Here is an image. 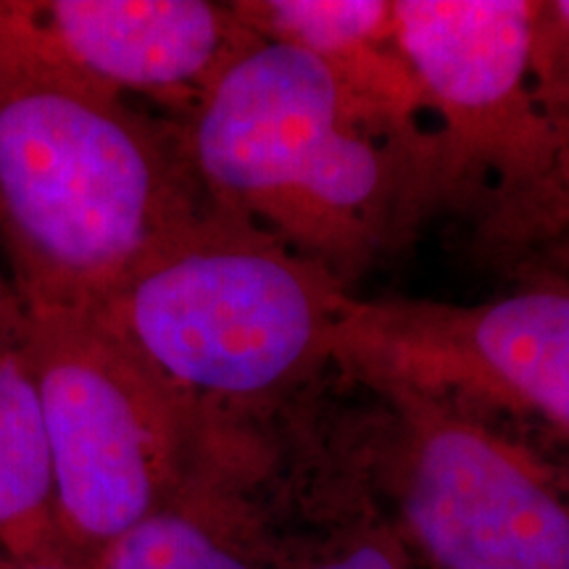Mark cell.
<instances>
[{
  "label": "cell",
  "instance_id": "5bb4252c",
  "mask_svg": "<svg viewBox=\"0 0 569 569\" xmlns=\"http://www.w3.org/2000/svg\"><path fill=\"white\" fill-rule=\"evenodd\" d=\"M0 569H84L63 551L9 553L0 551Z\"/></svg>",
  "mask_w": 569,
  "mask_h": 569
},
{
  "label": "cell",
  "instance_id": "277c9868",
  "mask_svg": "<svg viewBox=\"0 0 569 569\" xmlns=\"http://www.w3.org/2000/svg\"><path fill=\"white\" fill-rule=\"evenodd\" d=\"M63 549L84 569L188 488L209 415L96 311H30Z\"/></svg>",
  "mask_w": 569,
  "mask_h": 569
},
{
  "label": "cell",
  "instance_id": "9a60e30c",
  "mask_svg": "<svg viewBox=\"0 0 569 569\" xmlns=\"http://www.w3.org/2000/svg\"><path fill=\"white\" fill-rule=\"evenodd\" d=\"M538 259L543 261V267H549L551 272L569 274V232L561 234L557 240H551L549 246L540 248Z\"/></svg>",
  "mask_w": 569,
  "mask_h": 569
},
{
  "label": "cell",
  "instance_id": "7a4b0ae2",
  "mask_svg": "<svg viewBox=\"0 0 569 569\" xmlns=\"http://www.w3.org/2000/svg\"><path fill=\"white\" fill-rule=\"evenodd\" d=\"M209 209L180 127L0 74V259L30 311H96Z\"/></svg>",
  "mask_w": 569,
  "mask_h": 569
},
{
  "label": "cell",
  "instance_id": "8992f818",
  "mask_svg": "<svg viewBox=\"0 0 569 569\" xmlns=\"http://www.w3.org/2000/svg\"><path fill=\"white\" fill-rule=\"evenodd\" d=\"M388 403L390 522L425 569H569V482L457 403L401 386Z\"/></svg>",
  "mask_w": 569,
  "mask_h": 569
},
{
  "label": "cell",
  "instance_id": "3957f363",
  "mask_svg": "<svg viewBox=\"0 0 569 569\" xmlns=\"http://www.w3.org/2000/svg\"><path fill=\"white\" fill-rule=\"evenodd\" d=\"M346 284L243 217H201L96 315L206 415L293 390L332 361Z\"/></svg>",
  "mask_w": 569,
  "mask_h": 569
},
{
  "label": "cell",
  "instance_id": "30bf717a",
  "mask_svg": "<svg viewBox=\"0 0 569 569\" xmlns=\"http://www.w3.org/2000/svg\"><path fill=\"white\" fill-rule=\"evenodd\" d=\"M0 551H63L32 359V319L0 259Z\"/></svg>",
  "mask_w": 569,
  "mask_h": 569
},
{
  "label": "cell",
  "instance_id": "2e32d148",
  "mask_svg": "<svg viewBox=\"0 0 569 569\" xmlns=\"http://www.w3.org/2000/svg\"><path fill=\"white\" fill-rule=\"evenodd\" d=\"M569 232V213H567V217L565 219H561V222L557 224V227H553V232L549 234V240H546V243H551V240H557V238H561V234H567ZM543 243V246H546ZM543 246H540V248H543Z\"/></svg>",
  "mask_w": 569,
  "mask_h": 569
},
{
  "label": "cell",
  "instance_id": "9c48e42d",
  "mask_svg": "<svg viewBox=\"0 0 569 569\" xmlns=\"http://www.w3.org/2000/svg\"><path fill=\"white\" fill-rule=\"evenodd\" d=\"M232 11L264 42L317 56L382 130L430 163V106L396 34V0H234ZM432 119V117H430Z\"/></svg>",
  "mask_w": 569,
  "mask_h": 569
},
{
  "label": "cell",
  "instance_id": "4fadbf2b",
  "mask_svg": "<svg viewBox=\"0 0 569 569\" xmlns=\"http://www.w3.org/2000/svg\"><path fill=\"white\" fill-rule=\"evenodd\" d=\"M306 569H425L409 551L403 538L390 522L369 528L359 536L346 540L325 559L315 561Z\"/></svg>",
  "mask_w": 569,
  "mask_h": 569
},
{
  "label": "cell",
  "instance_id": "8fae6325",
  "mask_svg": "<svg viewBox=\"0 0 569 569\" xmlns=\"http://www.w3.org/2000/svg\"><path fill=\"white\" fill-rule=\"evenodd\" d=\"M532 90L553 148L551 182L536 209L496 246V251H538L569 213V0H536Z\"/></svg>",
  "mask_w": 569,
  "mask_h": 569
},
{
  "label": "cell",
  "instance_id": "ba28073f",
  "mask_svg": "<svg viewBox=\"0 0 569 569\" xmlns=\"http://www.w3.org/2000/svg\"><path fill=\"white\" fill-rule=\"evenodd\" d=\"M259 38L209 0H0V74L190 111Z\"/></svg>",
  "mask_w": 569,
  "mask_h": 569
},
{
  "label": "cell",
  "instance_id": "6da1fadb",
  "mask_svg": "<svg viewBox=\"0 0 569 569\" xmlns=\"http://www.w3.org/2000/svg\"><path fill=\"white\" fill-rule=\"evenodd\" d=\"M180 132L213 206L346 288L432 211L430 163L301 48L256 42L188 111Z\"/></svg>",
  "mask_w": 569,
  "mask_h": 569
},
{
  "label": "cell",
  "instance_id": "7c38bea8",
  "mask_svg": "<svg viewBox=\"0 0 569 569\" xmlns=\"http://www.w3.org/2000/svg\"><path fill=\"white\" fill-rule=\"evenodd\" d=\"M92 569H264L238 522L182 493L119 536Z\"/></svg>",
  "mask_w": 569,
  "mask_h": 569
},
{
  "label": "cell",
  "instance_id": "5b68a950",
  "mask_svg": "<svg viewBox=\"0 0 569 569\" xmlns=\"http://www.w3.org/2000/svg\"><path fill=\"white\" fill-rule=\"evenodd\" d=\"M536 0H396V34L436 119L432 209L478 203L501 243L546 196L553 148L532 90Z\"/></svg>",
  "mask_w": 569,
  "mask_h": 569
},
{
  "label": "cell",
  "instance_id": "52a82bcc",
  "mask_svg": "<svg viewBox=\"0 0 569 569\" xmlns=\"http://www.w3.org/2000/svg\"><path fill=\"white\" fill-rule=\"evenodd\" d=\"M332 365L372 390L507 409L569 443V288L538 284L472 306L351 296Z\"/></svg>",
  "mask_w": 569,
  "mask_h": 569
}]
</instances>
